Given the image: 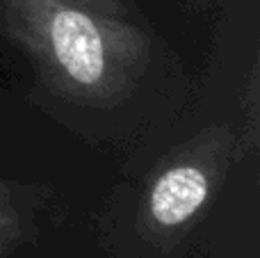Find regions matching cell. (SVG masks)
I'll list each match as a JSON object with an SVG mask.
<instances>
[{
  "mask_svg": "<svg viewBox=\"0 0 260 258\" xmlns=\"http://www.w3.org/2000/svg\"><path fill=\"white\" fill-rule=\"evenodd\" d=\"M3 21L48 89L71 103H123L151 62V41L139 27L67 0H3Z\"/></svg>",
  "mask_w": 260,
  "mask_h": 258,
  "instance_id": "1",
  "label": "cell"
},
{
  "mask_svg": "<svg viewBox=\"0 0 260 258\" xmlns=\"http://www.w3.org/2000/svg\"><path fill=\"white\" fill-rule=\"evenodd\" d=\"M71 5H78V7H87L94 9V12L108 14V16H123V5L119 0H67Z\"/></svg>",
  "mask_w": 260,
  "mask_h": 258,
  "instance_id": "4",
  "label": "cell"
},
{
  "mask_svg": "<svg viewBox=\"0 0 260 258\" xmlns=\"http://www.w3.org/2000/svg\"><path fill=\"white\" fill-rule=\"evenodd\" d=\"M238 155V137L229 126H208L167 155L144 187L139 224L155 238L189 229L212 204Z\"/></svg>",
  "mask_w": 260,
  "mask_h": 258,
  "instance_id": "2",
  "label": "cell"
},
{
  "mask_svg": "<svg viewBox=\"0 0 260 258\" xmlns=\"http://www.w3.org/2000/svg\"><path fill=\"white\" fill-rule=\"evenodd\" d=\"M23 204L9 183L0 181V242L14 240L23 229Z\"/></svg>",
  "mask_w": 260,
  "mask_h": 258,
  "instance_id": "3",
  "label": "cell"
}]
</instances>
